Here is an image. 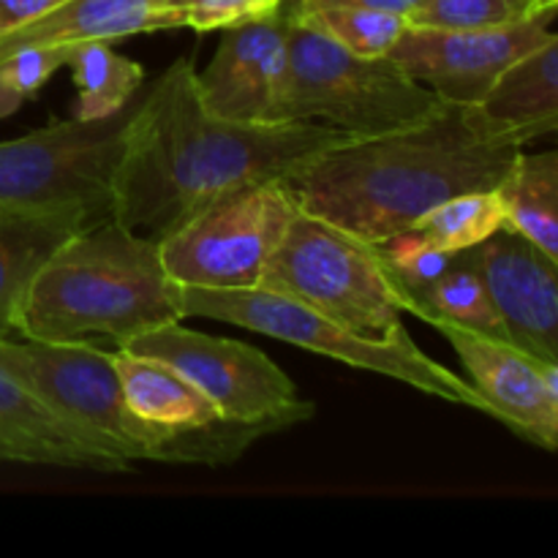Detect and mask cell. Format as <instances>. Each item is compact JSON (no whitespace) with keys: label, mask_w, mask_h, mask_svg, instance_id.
<instances>
[{"label":"cell","mask_w":558,"mask_h":558,"mask_svg":"<svg viewBox=\"0 0 558 558\" xmlns=\"http://www.w3.org/2000/svg\"><path fill=\"white\" fill-rule=\"evenodd\" d=\"M0 368L36 392L60 417L131 463H232L270 436L265 425L221 423L199 428H169L136 417L120 390L112 352H101L90 341H0Z\"/></svg>","instance_id":"cell-4"},{"label":"cell","mask_w":558,"mask_h":558,"mask_svg":"<svg viewBox=\"0 0 558 558\" xmlns=\"http://www.w3.org/2000/svg\"><path fill=\"white\" fill-rule=\"evenodd\" d=\"M145 96L147 82L109 118H74L0 142V207L112 218L120 158Z\"/></svg>","instance_id":"cell-8"},{"label":"cell","mask_w":558,"mask_h":558,"mask_svg":"<svg viewBox=\"0 0 558 558\" xmlns=\"http://www.w3.org/2000/svg\"><path fill=\"white\" fill-rule=\"evenodd\" d=\"M60 3L63 0H0V33L27 25Z\"/></svg>","instance_id":"cell-28"},{"label":"cell","mask_w":558,"mask_h":558,"mask_svg":"<svg viewBox=\"0 0 558 558\" xmlns=\"http://www.w3.org/2000/svg\"><path fill=\"white\" fill-rule=\"evenodd\" d=\"M496 196L505 210V227L558 262V153L521 150L496 185Z\"/></svg>","instance_id":"cell-21"},{"label":"cell","mask_w":558,"mask_h":558,"mask_svg":"<svg viewBox=\"0 0 558 558\" xmlns=\"http://www.w3.org/2000/svg\"><path fill=\"white\" fill-rule=\"evenodd\" d=\"M403 311L434 327L452 325L480 332V336L496 338V341H510L505 322H501L499 311H496L494 300L488 294V287L483 281L477 251L474 248L456 251L445 272L434 278L423 292L414 294L403 305Z\"/></svg>","instance_id":"cell-20"},{"label":"cell","mask_w":558,"mask_h":558,"mask_svg":"<svg viewBox=\"0 0 558 558\" xmlns=\"http://www.w3.org/2000/svg\"><path fill=\"white\" fill-rule=\"evenodd\" d=\"M76 44L49 47H16L0 54V118L14 114L31 96H36L58 69H65Z\"/></svg>","instance_id":"cell-25"},{"label":"cell","mask_w":558,"mask_h":558,"mask_svg":"<svg viewBox=\"0 0 558 558\" xmlns=\"http://www.w3.org/2000/svg\"><path fill=\"white\" fill-rule=\"evenodd\" d=\"M474 251L510 341L558 363V262L510 227L496 229Z\"/></svg>","instance_id":"cell-14"},{"label":"cell","mask_w":558,"mask_h":558,"mask_svg":"<svg viewBox=\"0 0 558 558\" xmlns=\"http://www.w3.org/2000/svg\"><path fill=\"white\" fill-rule=\"evenodd\" d=\"M532 14H537L532 0H423L407 22L436 31H477L510 25Z\"/></svg>","instance_id":"cell-26"},{"label":"cell","mask_w":558,"mask_h":558,"mask_svg":"<svg viewBox=\"0 0 558 558\" xmlns=\"http://www.w3.org/2000/svg\"><path fill=\"white\" fill-rule=\"evenodd\" d=\"M259 289L283 294L371 341L407 330L376 245L300 207L262 272Z\"/></svg>","instance_id":"cell-7"},{"label":"cell","mask_w":558,"mask_h":558,"mask_svg":"<svg viewBox=\"0 0 558 558\" xmlns=\"http://www.w3.org/2000/svg\"><path fill=\"white\" fill-rule=\"evenodd\" d=\"M0 461L27 466L125 474L134 463L82 434L52 407L0 368Z\"/></svg>","instance_id":"cell-15"},{"label":"cell","mask_w":558,"mask_h":558,"mask_svg":"<svg viewBox=\"0 0 558 558\" xmlns=\"http://www.w3.org/2000/svg\"><path fill=\"white\" fill-rule=\"evenodd\" d=\"M294 210L281 180L227 191L158 240L163 267L180 287L256 289Z\"/></svg>","instance_id":"cell-9"},{"label":"cell","mask_w":558,"mask_h":558,"mask_svg":"<svg viewBox=\"0 0 558 558\" xmlns=\"http://www.w3.org/2000/svg\"><path fill=\"white\" fill-rule=\"evenodd\" d=\"M445 104L390 54L360 58L343 49L292 0L276 123H316L360 140L420 123Z\"/></svg>","instance_id":"cell-5"},{"label":"cell","mask_w":558,"mask_h":558,"mask_svg":"<svg viewBox=\"0 0 558 558\" xmlns=\"http://www.w3.org/2000/svg\"><path fill=\"white\" fill-rule=\"evenodd\" d=\"M101 218L82 210L36 213L0 207V341L14 336L16 311L44 262Z\"/></svg>","instance_id":"cell-17"},{"label":"cell","mask_w":558,"mask_h":558,"mask_svg":"<svg viewBox=\"0 0 558 558\" xmlns=\"http://www.w3.org/2000/svg\"><path fill=\"white\" fill-rule=\"evenodd\" d=\"M477 109L526 145L550 134L558 123V36L505 69Z\"/></svg>","instance_id":"cell-18"},{"label":"cell","mask_w":558,"mask_h":558,"mask_svg":"<svg viewBox=\"0 0 558 558\" xmlns=\"http://www.w3.org/2000/svg\"><path fill=\"white\" fill-rule=\"evenodd\" d=\"M65 69L76 87L74 118L96 120L109 118L123 109L145 87V69L123 58L109 47V41L76 44Z\"/></svg>","instance_id":"cell-22"},{"label":"cell","mask_w":558,"mask_h":558,"mask_svg":"<svg viewBox=\"0 0 558 558\" xmlns=\"http://www.w3.org/2000/svg\"><path fill=\"white\" fill-rule=\"evenodd\" d=\"M292 0L276 11L223 27L221 44L205 71H196V93L207 112L232 123H276L287 74Z\"/></svg>","instance_id":"cell-12"},{"label":"cell","mask_w":558,"mask_h":558,"mask_svg":"<svg viewBox=\"0 0 558 558\" xmlns=\"http://www.w3.org/2000/svg\"><path fill=\"white\" fill-rule=\"evenodd\" d=\"M283 0H183L185 27L207 33L240 25L276 11Z\"/></svg>","instance_id":"cell-27"},{"label":"cell","mask_w":558,"mask_h":558,"mask_svg":"<svg viewBox=\"0 0 558 558\" xmlns=\"http://www.w3.org/2000/svg\"><path fill=\"white\" fill-rule=\"evenodd\" d=\"M298 11L325 36L360 58H385L407 31V16L363 5H314L294 0Z\"/></svg>","instance_id":"cell-24"},{"label":"cell","mask_w":558,"mask_h":558,"mask_svg":"<svg viewBox=\"0 0 558 558\" xmlns=\"http://www.w3.org/2000/svg\"><path fill=\"white\" fill-rule=\"evenodd\" d=\"M172 27H185L183 0H63L38 20L0 33V54L49 44H112Z\"/></svg>","instance_id":"cell-16"},{"label":"cell","mask_w":558,"mask_h":558,"mask_svg":"<svg viewBox=\"0 0 558 558\" xmlns=\"http://www.w3.org/2000/svg\"><path fill=\"white\" fill-rule=\"evenodd\" d=\"M180 305H183V319H216L245 327L259 336H270L276 341L308 349L314 354H325V357L352 365V368L390 376L425 396L441 398V401L469 407L494 417V409L474 390L472 381L452 374L450 368L420 352L417 343L409 338V330L398 332L396 338H387V341H371V338L357 336L349 327L338 325L283 294L267 292L259 287H180Z\"/></svg>","instance_id":"cell-6"},{"label":"cell","mask_w":558,"mask_h":558,"mask_svg":"<svg viewBox=\"0 0 558 558\" xmlns=\"http://www.w3.org/2000/svg\"><path fill=\"white\" fill-rule=\"evenodd\" d=\"M183 319L180 283L156 240L114 218L65 240L27 287L14 332L27 341L80 343L101 336L123 347L140 332Z\"/></svg>","instance_id":"cell-3"},{"label":"cell","mask_w":558,"mask_h":558,"mask_svg":"<svg viewBox=\"0 0 558 558\" xmlns=\"http://www.w3.org/2000/svg\"><path fill=\"white\" fill-rule=\"evenodd\" d=\"M466 368L474 390L494 409L496 423L543 450L558 445V363H545L510 341L436 325Z\"/></svg>","instance_id":"cell-13"},{"label":"cell","mask_w":558,"mask_h":558,"mask_svg":"<svg viewBox=\"0 0 558 558\" xmlns=\"http://www.w3.org/2000/svg\"><path fill=\"white\" fill-rule=\"evenodd\" d=\"M118 349L172 365L223 420L265 425L278 434L316 414L314 401L300 396L289 374L251 343L205 336L169 322L140 332Z\"/></svg>","instance_id":"cell-10"},{"label":"cell","mask_w":558,"mask_h":558,"mask_svg":"<svg viewBox=\"0 0 558 558\" xmlns=\"http://www.w3.org/2000/svg\"><path fill=\"white\" fill-rule=\"evenodd\" d=\"M194 74V63L180 58L147 82L114 180L112 218L156 243L216 196L281 180L316 153L354 140L316 123L216 118L202 104Z\"/></svg>","instance_id":"cell-1"},{"label":"cell","mask_w":558,"mask_h":558,"mask_svg":"<svg viewBox=\"0 0 558 558\" xmlns=\"http://www.w3.org/2000/svg\"><path fill=\"white\" fill-rule=\"evenodd\" d=\"M303 3L314 5H363V9H376V11H390V14L409 16L417 9L423 0H303Z\"/></svg>","instance_id":"cell-29"},{"label":"cell","mask_w":558,"mask_h":558,"mask_svg":"<svg viewBox=\"0 0 558 558\" xmlns=\"http://www.w3.org/2000/svg\"><path fill=\"white\" fill-rule=\"evenodd\" d=\"M534 11H548V9H556L558 0H532Z\"/></svg>","instance_id":"cell-30"},{"label":"cell","mask_w":558,"mask_h":558,"mask_svg":"<svg viewBox=\"0 0 558 558\" xmlns=\"http://www.w3.org/2000/svg\"><path fill=\"white\" fill-rule=\"evenodd\" d=\"M556 9L499 27L436 31L407 25L390 58L447 104L477 107L518 58L556 36Z\"/></svg>","instance_id":"cell-11"},{"label":"cell","mask_w":558,"mask_h":558,"mask_svg":"<svg viewBox=\"0 0 558 558\" xmlns=\"http://www.w3.org/2000/svg\"><path fill=\"white\" fill-rule=\"evenodd\" d=\"M505 227V210L494 191H466L425 210L409 229L441 251L474 248Z\"/></svg>","instance_id":"cell-23"},{"label":"cell","mask_w":558,"mask_h":558,"mask_svg":"<svg viewBox=\"0 0 558 558\" xmlns=\"http://www.w3.org/2000/svg\"><path fill=\"white\" fill-rule=\"evenodd\" d=\"M523 147L477 107L445 104L407 129L338 142L281 183L300 210L381 243L450 196L494 191Z\"/></svg>","instance_id":"cell-2"},{"label":"cell","mask_w":558,"mask_h":558,"mask_svg":"<svg viewBox=\"0 0 558 558\" xmlns=\"http://www.w3.org/2000/svg\"><path fill=\"white\" fill-rule=\"evenodd\" d=\"M112 363L125 403L136 417L169 428H199L223 420L216 407L172 365L131 354L125 349L112 352Z\"/></svg>","instance_id":"cell-19"}]
</instances>
